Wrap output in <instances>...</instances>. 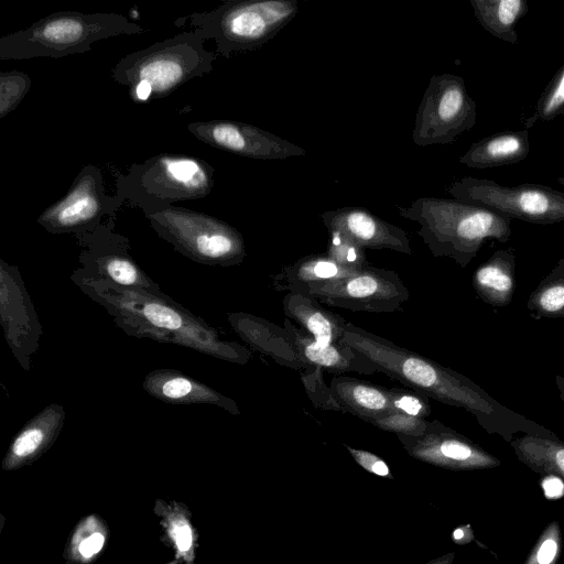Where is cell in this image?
<instances>
[{
    "instance_id": "cell-1",
    "label": "cell",
    "mask_w": 564,
    "mask_h": 564,
    "mask_svg": "<svg viewBox=\"0 0 564 564\" xmlns=\"http://www.w3.org/2000/svg\"><path fill=\"white\" fill-rule=\"evenodd\" d=\"M343 341L365 355L379 372L429 398L467 410L490 434H499L508 442L517 433L556 437L546 427L500 404L466 376L351 322L345 325Z\"/></svg>"
},
{
    "instance_id": "cell-2",
    "label": "cell",
    "mask_w": 564,
    "mask_h": 564,
    "mask_svg": "<svg viewBox=\"0 0 564 564\" xmlns=\"http://www.w3.org/2000/svg\"><path fill=\"white\" fill-rule=\"evenodd\" d=\"M72 280L131 336L183 346L238 365L247 364L252 357L248 348L221 338L215 328L170 296L121 288L76 273Z\"/></svg>"
},
{
    "instance_id": "cell-3",
    "label": "cell",
    "mask_w": 564,
    "mask_h": 564,
    "mask_svg": "<svg viewBox=\"0 0 564 564\" xmlns=\"http://www.w3.org/2000/svg\"><path fill=\"white\" fill-rule=\"evenodd\" d=\"M399 214L420 225L417 235L434 257L452 259L466 268L487 240L507 242L510 218L456 198L421 197Z\"/></svg>"
},
{
    "instance_id": "cell-4",
    "label": "cell",
    "mask_w": 564,
    "mask_h": 564,
    "mask_svg": "<svg viewBox=\"0 0 564 564\" xmlns=\"http://www.w3.org/2000/svg\"><path fill=\"white\" fill-rule=\"evenodd\" d=\"M205 41L195 31L180 33L127 54L113 66L111 76L135 101L169 97L213 70L217 54L205 48Z\"/></svg>"
},
{
    "instance_id": "cell-5",
    "label": "cell",
    "mask_w": 564,
    "mask_h": 564,
    "mask_svg": "<svg viewBox=\"0 0 564 564\" xmlns=\"http://www.w3.org/2000/svg\"><path fill=\"white\" fill-rule=\"evenodd\" d=\"M142 32V26L118 13L56 12L3 35L0 59L59 58L89 52L94 43L105 39Z\"/></svg>"
},
{
    "instance_id": "cell-6",
    "label": "cell",
    "mask_w": 564,
    "mask_h": 564,
    "mask_svg": "<svg viewBox=\"0 0 564 564\" xmlns=\"http://www.w3.org/2000/svg\"><path fill=\"white\" fill-rule=\"evenodd\" d=\"M300 10L296 0H227L217 8L181 18L224 57L261 47L286 26Z\"/></svg>"
},
{
    "instance_id": "cell-7",
    "label": "cell",
    "mask_w": 564,
    "mask_h": 564,
    "mask_svg": "<svg viewBox=\"0 0 564 564\" xmlns=\"http://www.w3.org/2000/svg\"><path fill=\"white\" fill-rule=\"evenodd\" d=\"M141 209L162 239L197 263L230 267L246 258L242 235L221 219L174 205Z\"/></svg>"
},
{
    "instance_id": "cell-8",
    "label": "cell",
    "mask_w": 564,
    "mask_h": 564,
    "mask_svg": "<svg viewBox=\"0 0 564 564\" xmlns=\"http://www.w3.org/2000/svg\"><path fill=\"white\" fill-rule=\"evenodd\" d=\"M118 195L139 206H163L206 197L215 184V169L205 160L162 153L133 164L118 176Z\"/></svg>"
},
{
    "instance_id": "cell-9",
    "label": "cell",
    "mask_w": 564,
    "mask_h": 564,
    "mask_svg": "<svg viewBox=\"0 0 564 564\" xmlns=\"http://www.w3.org/2000/svg\"><path fill=\"white\" fill-rule=\"evenodd\" d=\"M447 192L453 198L489 208L510 219L549 225L564 221V192L542 184L503 185L465 176Z\"/></svg>"
},
{
    "instance_id": "cell-10",
    "label": "cell",
    "mask_w": 564,
    "mask_h": 564,
    "mask_svg": "<svg viewBox=\"0 0 564 564\" xmlns=\"http://www.w3.org/2000/svg\"><path fill=\"white\" fill-rule=\"evenodd\" d=\"M476 119V102L464 78L448 73L434 75L416 111L413 142L419 147L452 143L470 130Z\"/></svg>"
},
{
    "instance_id": "cell-11",
    "label": "cell",
    "mask_w": 564,
    "mask_h": 564,
    "mask_svg": "<svg viewBox=\"0 0 564 564\" xmlns=\"http://www.w3.org/2000/svg\"><path fill=\"white\" fill-rule=\"evenodd\" d=\"M124 199L107 194L100 170L84 166L66 195L45 208L36 223L51 234L84 235L94 231L104 217H115Z\"/></svg>"
},
{
    "instance_id": "cell-12",
    "label": "cell",
    "mask_w": 564,
    "mask_h": 564,
    "mask_svg": "<svg viewBox=\"0 0 564 564\" xmlns=\"http://www.w3.org/2000/svg\"><path fill=\"white\" fill-rule=\"evenodd\" d=\"M306 294L328 306L366 313L402 311L410 299L408 288L395 271L370 264Z\"/></svg>"
},
{
    "instance_id": "cell-13",
    "label": "cell",
    "mask_w": 564,
    "mask_h": 564,
    "mask_svg": "<svg viewBox=\"0 0 564 564\" xmlns=\"http://www.w3.org/2000/svg\"><path fill=\"white\" fill-rule=\"evenodd\" d=\"M113 218L91 232L78 235L82 268L74 273L108 281L158 296H169L129 256L128 240L112 230Z\"/></svg>"
},
{
    "instance_id": "cell-14",
    "label": "cell",
    "mask_w": 564,
    "mask_h": 564,
    "mask_svg": "<svg viewBox=\"0 0 564 564\" xmlns=\"http://www.w3.org/2000/svg\"><path fill=\"white\" fill-rule=\"evenodd\" d=\"M397 437L411 457L436 467L477 470L495 468L501 464L496 456L437 419L427 422L421 436Z\"/></svg>"
},
{
    "instance_id": "cell-15",
    "label": "cell",
    "mask_w": 564,
    "mask_h": 564,
    "mask_svg": "<svg viewBox=\"0 0 564 564\" xmlns=\"http://www.w3.org/2000/svg\"><path fill=\"white\" fill-rule=\"evenodd\" d=\"M186 128L196 139L210 147L250 159L283 160L305 154L303 148L246 122L194 121Z\"/></svg>"
},
{
    "instance_id": "cell-16",
    "label": "cell",
    "mask_w": 564,
    "mask_h": 564,
    "mask_svg": "<svg viewBox=\"0 0 564 564\" xmlns=\"http://www.w3.org/2000/svg\"><path fill=\"white\" fill-rule=\"evenodd\" d=\"M0 315L6 340L23 369L39 347L42 327L18 269L0 260Z\"/></svg>"
},
{
    "instance_id": "cell-17",
    "label": "cell",
    "mask_w": 564,
    "mask_h": 564,
    "mask_svg": "<svg viewBox=\"0 0 564 564\" xmlns=\"http://www.w3.org/2000/svg\"><path fill=\"white\" fill-rule=\"evenodd\" d=\"M321 219L327 230H340L365 249H389L404 254L412 253L410 239L403 229L379 218L366 208L341 207L327 210L321 215Z\"/></svg>"
},
{
    "instance_id": "cell-18",
    "label": "cell",
    "mask_w": 564,
    "mask_h": 564,
    "mask_svg": "<svg viewBox=\"0 0 564 564\" xmlns=\"http://www.w3.org/2000/svg\"><path fill=\"white\" fill-rule=\"evenodd\" d=\"M65 417L64 406L58 403H51L41 410L17 433L1 462V468L11 471L36 462L55 443Z\"/></svg>"
},
{
    "instance_id": "cell-19",
    "label": "cell",
    "mask_w": 564,
    "mask_h": 564,
    "mask_svg": "<svg viewBox=\"0 0 564 564\" xmlns=\"http://www.w3.org/2000/svg\"><path fill=\"white\" fill-rule=\"evenodd\" d=\"M142 388L148 394L164 403L210 404L234 415L241 413L235 400L178 370H153L145 376Z\"/></svg>"
},
{
    "instance_id": "cell-20",
    "label": "cell",
    "mask_w": 564,
    "mask_h": 564,
    "mask_svg": "<svg viewBox=\"0 0 564 564\" xmlns=\"http://www.w3.org/2000/svg\"><path fill=\"white\" fill-rule=\"evenodd\" d=\"M228 323L252 349L270 357L276 364L294 370H302L306 366L284 327L245 312L229 314Z\"/></svg>"
},
{
    "instance_id": "cell-21",
    "label": "cell",
    "mask_w": 564,
    "mask_h": 564,
    "mask_svg": "<svg viewBox=\"0 0 564 564\" xmlns=\"http://www.w3.org/2000/svg\"><path fill=\"white\" fill-rule=\"evenodd\" d=\"M283 327L289 332L306 365L317 366L324 371L335 375L347 372L373 375L378 372L375 365L365 355L344 341H316L289 318L284 319Z\"/></svg>"
},
{
    "instance_id": "cell-22",
    "label": "cell",
    "mask_w": 564,
    "mask_h": 564,
    "mask_svg": "<svg viewBox=\"0 0 564 564\" xmlns=\"http://www.w3.org/2000/svg\"><path fill=\"white\" fill-rule=\"evenodd\" d=\"M153 513L161 530L160 540L181 564H195L198 532L187 505L176 500L155 499Z\"/></svg>"
},
{
    "instance_id": "cell-23",
    "label": "cell",
    "mask_w": 564,
    "mask_h": 564,
    "mask_svg": "<svg viewBox=\"0 0 564 564\" xmlns=\"http://www.w3.org/2000/svg\"><path fill=\"white\" fill-rule=\"evenodd\" d=\"M358 271L338 264L326 252L310 254L271 275L272 288L279 292L306 294L313 289L341 280Z\"/></svg>"
},
{
    "instance_id": "cell-24",
    "label": "cell",
    "mask_w": 564,
    "mask_h": 564,
    "mask_svg": "<svg viewBox=\"0 0 564 564\" xmlns=\"http://www.w3.org/2000/svg\"><path fill=\"white\" fill-rule=\"evenodd\" d=\"M286 318L319 343H341L347 323L340 315L322 306L315 297L297 292H286L282 299Z\"/></svg>"
},
{
    "instance_id": "cell-25",
    "label": "cell",
    "mask_w": 564,
    "mask_h": 564,
    "mask_svg": "<svg viewBox=\"0 0 564 564\" xmlns=\"http://www.w3.org/2000/svg\"><path fill=\"white\" fill-rule=\"evenodd\" d=\"M529 152L528 129L505 131L473 143L458 162L471 169H492L523 161Z\"/></svg>"
},
{
    "instance_id": "cell-26",
    "label": "cell",
    "mask_w": 564,
    "mask_h": 564,
    "mask_svg": "<svg viewBox=\"0 0 564 564\" xmlns=\"http://www.w3.org/2000/svg\"><path fill=\"white\" fill-rule=\"evenodd\" d=\"M478 297L496 307L511 303L516 289V257L510 249L495 251L473 274Z\"/></svg>"
},
{
    "instance_id": "cell-27",
    "label": "cell",
    "mask_w": 564,
    "mask_h": 564,
    "mask_svg": "<svg viewBox=\"0 0 564 564\" xmlns=\"http://www.w3.org/2000/svg\"><path fill=\"white\" fill-rule=\"evenodd\" d=\"M330 390L344 413L369 422L390 411V389L346 376H334Z\"/></svg>"
},
{
    "instance_id": "cell-28",
    "label": "cell",
    "mask_w": 564,
    "mask_h": 564,
    "mask_svg": "<svg viewBox=\"0 0 564 564\" xmlns=\"http://www.w3.org/2000/svg\"><path fill=\"white\" fill-rule=\"evenodd\" d=\"M518 459L543 476L564 481V442L557 437L523 434L510 441Z\"/></svg>"
},
{
    "instance_id": "cell-29",
    "label": "cell",
    "mask_w": 564,
    "mask_h": 564,
    "mask_svg": "<svg viewBox=\"0 0 564 564\" xmlns=\"http://www.w3.org/2000/svg\"><path fill=\"white\" fill-rule=\"evenodd\" d=\"M478 23L492 36L510 44L518 43L517 24L528 13L524 0H470Z\"/></svg>"
},
{
    "instance_id": "cell-30",
    "label": "cell",
    "mask_w": 564,
    "mask_h": 564,
    "mask_svg": "<svg viewBox=\"0 0 564 564\" xmlns=\"http://www.w3.org/2000/svg\"><path fill=\"white\" fill-rule=\"evenodd\" d=\"M108 525L98 514L82 518L65 543L62 557L65 564H91L108 540Z\"/></svg>"
},
{
    "instance_id": "cell-31",
    "label": "cell",
    "mask_w": 564,
    "mask_h": 564,
    "mask_svg": "<svg viewBox=\"0 0 564 564\" xmlns=\"http://www.w3.org/2000/svg\"><path fill=\"white\" fill-rule=\"evenodd\" d=\"M527 308L533 318H564V257L530 293Z\"/></svg>"
},
{
    "instance_id": "cell-32",
    "label": "cell",
    "mask_w": 564,
    "mask_h": 564,
    "mask_svg": "<svg viewBox=\"0 0 564 564\" xmlns=\"http://www.w3.org/2000/svg\"><path fill=\"white\" fill-rule=\"evenodd\" d=\"M561 116H564V64L541 94L531 116L524 120V126L529 129Z\"/></svg>"
},
{
    "instance_id": "cell-33",
    "label": "cell",
    "mask_w": 564,
    "mask_h": 564,
    "mask_svg": "<svg viewBox=\"0 0 564 564\" xmlns=\"http://www.w3.org/2000/svg\"><path fill=\"white\" fill-rule=\"evenodd\" d=\"M328 234L326 253L335 262L351 270H361L369 264L366 259V249L352 238L336 229H329Z\"/></svg>"
},
{
    "instance_id": "cell-34",
    "label": "cell",
    "mask_w": 564,
    "mask_h": 564,
    "mask_svg": "<svg viewBox=\"0 0 564 564\" xmlns=\"http://www.w3.org/2000/svg\"><path fill=\"white\" fill-rule=\"evenodd\" d=\"M301 381L314 406L321 410L344 413V410L335 398L330 387H328L324 380V370L322 368L313 365H306L301 370Z\"/></svg>"
},
{
    "instance_id": "cell-35",
    "label": "cell",
    "mask_w": 564,
    "mask_h": 564,
    "mask_svg": "<svg viewBox=\"0 0 564 564\" xmlns=\"http://www.w3.org/2000/svg\"><path fill=\"white\" fill-rule=\"evenodd\" d=\"M31 88L30 76L21 70L0 73V118L13 111Z\"/></svg>"
},
{
    "instance_id": "cell-36",
    "label": "cell",
    "mask_w": 564,
    "mask_h": 564,
    "mask_svg": "<svg viewBox=\"0 0 564 564\" xmlns=\"http://www.w3.org/2000/svg\"><path fill=\"white\" fill-rule=\"evenodd\" d=\"M562 552L558 521L552 520L539 535L523 564H556Z\"/></svg>"
},
{
    "instance_id": "cell-37",
    "label": "cell",
    "mask_w": 564,
    "mask_h": 564,
    "mask_svg": "<svg viewBox=\"0 0 564 564\" xmlns=\"http://www.w3.org/2000/svg\"><path fill=\"white\" fill-rule=\"evenodd\" d=\"M427 422L429 420L395 411H389L369 421V423L382 431L414 437L421 436L425 432Z\"/></svg>"
},
{
    "instance_id": "cell-38",
    "label": "cell",
    "mask_w": 564,
    "mask_h": 564,
    "mask_svg": "<svg viewBox=\"0 0 564 564\" xmlns=\"http://www.w3.org/2000/svg\"><path fill=\"white\" fill-rule=\"evenodd\" d=\"M390 411L427 420L431 414L429 397L416 390L390 389Z\"/></svg>"
},
{
    "instance_id": "cell-39",
    "label": "cell",
    "mask_w": 564,
    "mask_h": 564,
    "mask_svg": "<svg viewBox=\"0 0 564 564\" xmlns=\"http://www.w3.org/2000/svg\"><path fill=\"white\" fill-rule=\"evenodd\" d=\"M344 446L347 448L354 460L365 470L379 477L393 479V475L388 464L381 457L369 451L355 448L347 444H344Z\"/></svg>"
},
{
    "instance_id": "cell-40",
    "label": "cell",
    "mask_w": 564,
    "mask_h": 564,
    "mask_svg": "<svg viewBox=\"0 0 564 564\" xmlns=\"http://www.w3.org/2000/svg\"><path fill=\"white\" fill-rule=\"evenodd\" d=\"M473 531L470 525L458 527L453 531L452 539L457 544H466L473 540Z\"/></svg>"
},
{
    "instance_id": "cell-41",
    "label": "cell",
    "mask_w": 564,
    "mask_h": 564,
    "mask_svg": "<svg viewBox=\"0 0 564 564\" xmlns=\"http://www.w3.org/2000/svg\"><path fill=\"white\" fill-rule=\"evenodd\" d=\"M455 558V552H449L444 555H441L436 558H433L424 564H452Z\"/></svg>"
},
{
    "instance_id": "cell-42",
    "label": "cell",
    "mask_w": 564,
    "mask_h": 564,
    "mask_svg": "<svg viewBox=\"0 0 564 564\" xmlns=\"http://www.w3.org/2000/svg\"><path fill=\"white\" fill-rule=\"evenodd\" d=\"M555 383H556V387L558 389V393H560L561 400L564 403V376L556 375L555 376Z\"/></svg>"
},
{
    "instance_id": "cell-43",
    "label": "cell",
    "mask_w": 564,
    "mask_h": 564,
    "mask_svg": "<svg viewBox=\"0 0 564 564\" xmlns=\"http://www.w3.org/2000/svg\"><path fill=\"white\" fill-rule=\"evenodd\" d=\"M163 564H181L176 558H172Z\"/></svg>"
},
{
    "instance_id": "cell-44",
    "label": "cell",
    "mask_w": 564,
    "mask_h": 564,
    "mask_svg": "<svg viewBox=\"0 0 564 564\" xmlns=\"http://www.w3.org/2000/svg\"><path fill=\"white\" fill-rule=\"evenodd\" d=\"M556 182L564 187V176L557 177Z\"/></svg>"
}]
</instances>
